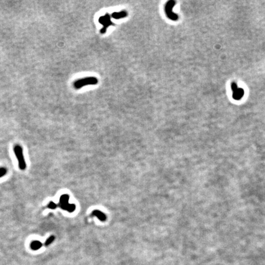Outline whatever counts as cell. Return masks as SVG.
<instances>
[{
    "label": "cell",
    "mask_w": 265,
    "mask_h": 265,
    "mask_svg": "<svg viewBox=\"0 0 265 265\" xmlns=\"http://www.w3.org/2000/svg\"><path fill=\"white\" fill-rule=\"evenodd\" d=\"M14 152L18 161V165L19 169L22 171L25 170L27 168V163L24 158V155H23L22 147L20 145H15L14 147Z\"/></svg>",
    "instance_id": "1"
},
{
    "label": "cell",
    "mask_w": 265,
    "mask_h": 265,
    "mask_svg": "<svg viewBox=\"0 0 265 265\" xmlns=\"http://www.w3.org/2000/svg\"><path fill=\"white\" fill-rule=\"evenodd\" d=\"M98 82L97 78L94 77H89L82 78V79H78L74 82L73 86L76 89H79L83 87L87 86V85H96Z\"/></svg>",
    "instance_id": "2"
},
{
    "label": "cell",
    "mask_w": 265,
    "mask_h": 265,
    "mask_svg": "<svg viewBox=\"0 0 265 265\" xmlns=\"http://www.w3.org/2000/svg\"><path fill=\"white\" fill-rule=\"evenodd\" d=\"M175 4H176L175 1H174V0H170V1H168L166 3L165 7V11L166 16L169 19L173 21H177L179 19L178 15L173 11V7H174Z\"/></svg>",
    "instance_id": "3"
},
{
    "label": "cell",
    "mask_w": 265,
    "mask_h": 265,
    "mask_svg": "<svg viewBox=\"0 0 265 265\" xmlns=\"http://www.w3.org/2000/svg\"><path fill=\"white\" fill-rule=\"evenodd\" d=\"M99 22L103 25V28L101 30V33L104 34L107 28L111 25H114V23L111 20V16L108 13H106L103 16H101L99 19Z\"/></svg>",
    "instance_id": "4"
},
{
    "label": "cell",
    "mask_w": 265,
    "mask_h": 265,
    "mask_svg": "<svg viewBox=\"0 0 265 265\" xmlns=\"http://www.w3.org/2000/svg\"><path fill=\"white\" fill-rule=\"evenodd\" d=\"M231 88L233 91V98L236 101H239L244 95V90L243 88L238 87L236 82H233L231 84Z\"/></svg>",
    "instance_id": "5"
},
{
    "label": "cell",
    "mask_w": 265,
    "mask_h": 265,
    "mask_svg": "<svg viewBox=\"0 0 265 265\" xmlns=\"http://www.w3.org/2000/svg\"><path fill=\"white\" fill-rule=\"evenodd\" d=\"M42 247V243L40 241L35 240L32 241L30 244V248L33 251H37L39 249H40Z\"/></svg>",
    "instance_id": "6"
},
{
    "label": "cell",
    "mask_w": 265,
    "mask_h": 265,
    "mask_svg": "<svg viewBox=\"0 0 265 265\" xmlns=\"http://www.w3.org/2000/svg\"><path fill=\"white\" fill-rule=\"evenodd\" d=\"M128 15V14L127 12V11H122L119 12H113L111 15V16L112 18L115 19H122V18H125Z\"/></svg>",
    "instance_id": "7"
},
{
    "label": "cell",
    "mask_w": 265,
    "mask_h": 265,
    "mask_svg": "<svg viewBox=\"0 0 265 265\" xmlns=\"http://www.w3.org/2000/svg\"><path fill=\"white\" fill-rule=\"evenodd\" d=\"M92 214L93 215L96 216L97 218H98V219H99L101 221L103 222V221H105L106 219V215L103 212H101L100 210H94V211L93 212Z\"/></svg>",
    "instance_id": "8"
},
{
    "label": "cell",
    "mask_w": 265,
    "mask_h": 265,
    "mask_svg": "<svg viewBox=\"0 0 265 265\" xmlns=\"http://www.w3.org/2000/svg\"><path fill=\"white\" fill-rule=\"evenodd\" d=\"M69 196L67 194H62V195L60 197V201L59 203L60 205H65V204H67L69 203Z\"/></svg>",
    "instance_id": "9"
},
{
    "label": "cell",
    "mask_w": 265,
    "mask_h": 265,
    "mask_svg": "<svg viewBox=\"0 0 265 265\" xmlns=\"http://www.w3.org/2000/svg\"><path fill=\"white\" fill-rule=\"evenodd\" d=\"M55 239V236L54 235H51L50 236H49L45 241V242L44 243L45 246H46V247L49 246L51 244H52L54 242Z\"/></svg>",
    "instance_id": "10"
},
{
    "label": "cell",
    "mask_w": 265,
    "mask_h": 265,
    "mask_svg": "<svg viewBox=\"0 0 265 265\" xmlns=\"http://www.w3.org/2000/svg\"><path fill=\"white\" fill-rule=\"evenodd\" d=\"M7 173V169L6 168L1 167L0 168V178H1L4 176H5Z\"/></svg>",
    "instance_id": "11"
},
{
    "label": "cell",
    "mask_w": 265,
    "mask_h": 265,
    "mask_svg": "<svg viewBox=\"0 0 265 265\" xmlns=\"http://www.w3.org/2000/svg\"><path fill=\"white\" fill-rule=\"evenodd\" d=\"M76 209V205L74 204H69L68 209H67V211L69 212H74Z\"/></svg>",
    "instance_id": "12"
},
{
    "label": "cell",
    "mask_w": 265,
    "mask_h": 265,
    "mask_svg": "<svg viewBox=\"0 0 265 265\" xmlns=\"http://www.w3.org/2000/svg\"><path fill=\"white\" fill-rule=\"evenodd\" d=\"M57 206H58V205L53 201H50L48 205V207L50 209H55L57 207Z\"/></svg>",
    "instance_id": "13"
}]
</instances>
